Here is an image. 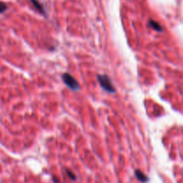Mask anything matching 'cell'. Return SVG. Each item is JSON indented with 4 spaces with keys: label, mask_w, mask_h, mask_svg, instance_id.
Returning a JSON list of instances; mask_svg holds the SVG:
<instances>
[{
    "label": "cell",
    "mask_w": 183,
    "mask_h": 183,
    "mask_svg": "<svg viewBox=\"0 0 183 183\" xmlns=\"http://www.w3.org/2000/svg\"><path fill=\"white\" fill-rule=\"evenodd\" d=\"M97 81L100 83L101 87L106 91L110 93H113L115 91V89L113 88L110 79L106 75H97Z\"/></svg>",
    "instance_id": "obj_1"
},
{
    "label": "cell",
    "mask_w": 183,
    "mask_h": 183,
    "mask_svg": "<svg viewBox=\"0 0 183 183\" xmlns=\"http://www.w3.org/2000/svg\"><path fill=\"white\" fill-rule=\"evenodd\" d=\"M63 80L64 83L73 90H78L80 89V86L78 84V81L69 73H64L63 74Z\"/></svg>",
    "instance_id": "obj_2"
},
{
    "label": "cell",
    "mask_w": 183,
    "mask_h": 183,
    "mask_svg": "<svg viewBox=\"0 0 183 183\" xmlns=\"http://www.w3.org/2000/svg\"><path fill=\"white\" fill-rule=\"evenodd\" d=\"M135 175H136L137 179H138L139 181H140L141 182L145 183L148 181V178H147L141 171H139V170H136V171H135Z\"/></svg>",
    "instance_id": "obj_3"
},
{
    "label": "cell",
    "mask_w": 183,
    "mask_h": 183,
    "mask_svg": "<svg viewBox=\"0 0 183 183\" xmlns=\"http://www.w3.org/2000/svg\"><path fill=\"white\" fill-rule=\"evenodd\" d=\"M149 24H150V26H151L155 30H156V31H161V30H162V27H161V25H160L159 23H157L156 21L151 20V21H149Z\"/></svg>",
    "instance_id": "obj_4"
},
{
    "label": "cell",
    "mask_w": 183,
    "mask_h": 183,
    "mask_svg": "<svg viewBox=\"0 0 183 183\" xmlns=\"http://www.w3.org/2000/svg\"><path fill=\"white\" fill-rule=\"evenodd\" d=\"M31 2H32V4H33V5L38 9V11L39 12H40L41 13H45V11H44V9H43V7H42V5L37 1V0H31Z\"/></svg>",
    "instance_id": "obj_5"
},
{
    "label": "cell",
    "mask_w": 183,
    "mask_h": 183,
    "mask_svg": "<svg viewBox=\"0 0 183 183\" xmlns=\"http://www.w3.org/2000/svg\"><path fill=\"white\" fill-rule=\"evenodd\" d=\"M7 6L5 4H4L3 2H0V13H4L6 10Z\"/></svg>",
    "instance_id": "obj_6"
},
{
    "label": "cell",
    "mask_w": 183,
    "mask_h": 183,
    "mask_svg": "<svg viewBox=\"0 0 183 183\" xmlns=\"http://www.w3.org/2000/svg\"><path fill=\"white\" fill-rule=\"evenodd\" d=\"M66 173H67V174H68V176H70V178L72 179V180H75V176L73 174V173L71 172V171H69V170H66Z\"/></svg>",
    "instance_id": "obj_7"
}]
</instances>
